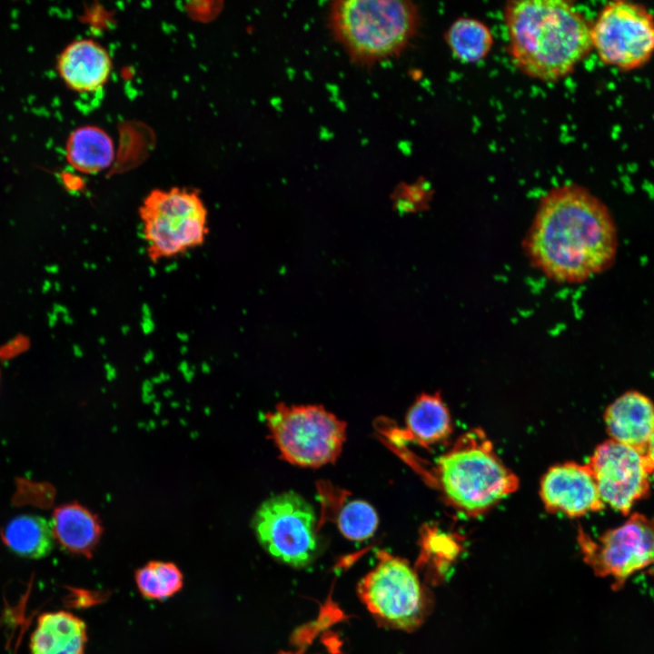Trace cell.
I'll list each match as a JSON object with an SVG mask.
<instances>
[{"instance_id":"9","label":"cell","mask_w":654,"mask_h":654,"mask_svg":"<svg viewBox=\"0 0 654 654\" xmlns=\"http://www.w3.org/2000/svg\"><path fill=\"white\" fill-rule=\"evenodd\" d=\"M591 42L605 64L639 69L654 55V15L639 3L610 2L591 24Z\"/></svg>"},{"instance_id":"11","label":"cell","mask_w":654,"mask_h":654,"mask_svg":"<svg viewBox=\"0 0 654 654\" xmlns=\"http://www.w3.org/2000/svg\"><path fill=\"white\" fill-rule=\"evenodd\" d=\"M587 465L603 503L625 516L649 493L645 454L631 447L609 439L597 446Z\"/></svg>"},{"instance_id":"8","label":"cell","mask_w":654,"mask_h":654,"mask_svg":"<svg viewBox=\"0 0 654 654\" xmlns=\"http://www.w3.org/2000/svg\"><path fill=\"white\" fill-rule=\"evenodd\" d=\"M255 537L274 559L292 567H305L318 551L316 515L300 494L284 491L265 500L252 520Z\"/></svg>"},{"instance_id":"6","label":"cell","mask_w":654,"mask_h":654,"mask_svg":"<svg viewBox=\"0 0 654 654\" xmlns=\"http://www.w3.org/2000/svg\"><path fill=\"white\" fill-rule=\"evenodd\" d=\"M265 422L282 457L301 467L333 463L346 440V423L321 405L280 403Z\"/></svg>"},{"instance_id":"3","label":"cell","mask_w":654,"mask_h":654,"mask_svg":"<svg viewBox=\"0 0 654 654\" xmlns=\"http://www.w3.org/2000/svg\"><path fill=\"white\" fill-rule=\"evenodd\" d=\"M436 478L445 500L471 517L486 512L519 486L480 429L461 435L438 459Z\"/></svg>"},{"instance_id":"17","label":"cell","mask_w":654,"mask_h":654,"mask_svg":"<svg viewBox=\"0 0 654 654\" xmlns=\"http://www.w3.org/2000/svg\"><path fill=\"white\" fill-rule=\"evenodd\" d=\"M407 439L424 447L445 441L451 433V419L438 393L421 394L406 416Z\"/></svg>"},{"instance_id":"16","label":"cell","mask_w":654,"mask_h":654,"mask_svg":"<svg viewBox=\"0 0 654 654\" xmlns=\"http://www.w3.org/2000/svg\"><path fill=\"white\" fill-rule=\"evenodd\" d=\"M51 526L54 540L62 549L85 558L92 556L103 533L99 518L77 502L57 507Z\"/></svg>"},{"instance_id":"19","label":"cell","mask_w":654,"mask_h":654,"mask_svg":"<svg viewBox=\"0 0 654 654\" xmlns=\"http://www.w3.org/2000/svg\"><path fill=\"white\" fill-rule=\"evenodd\" d=\"M1 538L15 554L32 560L48 556L55 541L51 522L35 514L12 518L2 529Z\"/></svg>"},{"instance_id":"7","label":"cell","mask_w":654,"mask_h":654,"mask_svg":"<svg viewBox=\"0 0 654 654\" xmlns=\"http://www.w3.org/2000/svg\"><path fill=\"white\" fill-rule=\"evenodd\" d=\"M378 558L376 567L359 582L358 595L380 623L414 630L429 616L432 596L407 560L384 551Z\"/></svg>"},{"instance_id":"15","label":"cell","mask_w":654,"mask_h":654,"mask_svg":"<svg viewBox=\"0 0 654 654\" xmlns=\"http://www.w3.org/2000/svg\"><path fill=\"white\" fill-rule=\"evenodd\" d=\"M87 642L85 623L64 610L39 616L31 635V654H84Z\"/></svg>"},{"instance_id":"20","label":"cell","mask_w":654,"mask_h":654,"mask_svg":"<svg viewBox=\"0 0 654 654\" xmlns=\"http://www.w3.org/2000/svg\"><path fill=\"white\" fill-rule=\"evenodd\" d=\"M421 553L416 569L422 572L426 582L439 585L451 577L453 565L462 551L457 537L427 527L421 532Z\"/></svg>"},{"instance_id":"13","label":"cell","mask_w":654,"mask_h":654,"mask_svg":"<svg viewBox=\"0 0 654 654\" xmlns=\"http://www.w3.org/2000/svg\"><path fill=\"white\" fill-rule=\"evenodd\" d=\"M604 422L611 440L645 454L654 433V403L641 392L627 391L608 406Z\"/></svg>"},{"instance_id":"22","label":"cell","mask_w":654,"mask_h":654,"mask_svg":"<svg viewBox=\"0 0 654 654\" xmlns=\"http://www.w3.org/2000/svg\"><path fill=\"white\" fill-rule=\"evenodd\" d=\"M134 581L144 599L163 601L182 590L183 575L173 562L151 560L135 570Z\"/></svg>"},{"instance_id":"25","label":"cell","mask_w":654,"mask_h":654,"mask_svg":"<svg viewBox=\"0 0 654 654\" xmlns=\"http://www.w3.org/2000/svg\"><path fill=\"white\" fill-rule=\"evenodd\" d=\"M653 564H654V562H653Z\"/></svg>"},{"instance_id":"14","label":"cell","mask_w":654,"mask_h":654,"mask_svg":"<svg viewBox=\"0 0 654 654\" xmlns=\"http://www.w3.org/2000/svg\"><path fill=\"white\" fill-rule=\"evenodd\" d=\"M59 76L71 90L93 93L107 82L112 60L106 49L91 39H78L67 45L56 62Z\"/></svg>"},{"instance_id":"2","label":"cell","mask_w":654,"mask_h":654,"mask_svg":"<svg viewBox=\"0 0 654 654\" xmlns=\"http://www.w3.org/2000/svg\"><path fill=\"white\" fill-rule=\"evenodd\" d=\"M509 53L527 76L554 82L590 53L591 24L564 0H516L504 7Z\"/></svg>"},{"instance_id":"5","label":"cell","mask_w":654,"mask_h":654,"mask_svg":"<svg viewBox=\"0 0 654 654\" xmlns=\"http://www.w3.org/2000/svg\"><path fill=\"white\" fill-rule=\"evenodd\" d=\"M147 255L153 262L201 246L209 233L208 212L195 190L154 189L139 207Z\"/></svg>"},{"instance_id":"23","label":"cell","mask_w":654,"mask_h":654,"mask_svg":"<svg viewBox=\"0 0 654 654\" xmlns=\"http://www.w3.org/2000/svg\"><path fill=\"white\" fill-rule=\"evenodd\" d=\"M379 518L375 509L367 501L355 500L341 510L337 524L342 534L352 540H364L372 537L378 528Z\"/></svg>"},{"instance_id":"18","label":"cell","mask_w":654,"mask_h":654,"mask_svg":"<svg viewBox=\"0 0 654 654\" xmlns=\"http://www.w3.org/2000/svg\"><path fill=\"white\" fill-rule=\"evenodd\" d=\"M65 156L74 170L83 173H96L113 163L114 143L103 129L94 125L81 126L69 134Z\"/></svg>"},{"instance_id":"24","label":"cell","mask_w":654,"mask_h":654,"mask_svg":"<svg viewBox=\"0 0 654 654\" xmlns=\"http://www.w3.org/2000/svg\"><path fill=\"white\" fill-rule=\"evenodd\" d=\"M645 459L650 477L654 479V433L645 451Z\"/></svg>"},{"instance_id":"10","label":"cell","mask_w":654,"mask_h":654,"mask_svg":"<svg viewBox=\"0 0 654 654\" xmlns=\"http://www.w3.org/2000/svg\"><path fill=\"white\" fill-rule=\"evenodd\" d=\"M578 540L595 574L622 583L654 562V518L635 512L596 540L580 530Z\"/></svg>"},{"instance_id":"21","label":"cell","mask_w":654,"mask_h":654,"mask_svg":"<svg viewBox=\"0 0 654 654\" xmlns=\"http://www.w3.org/2000/svg\"><path fill=\"white\" fill-rule=\"evenodd\" d=\"M445 42L456 59L465 64H474L490 54L494 39L490 29L483 22L471 17H460L446 31Z\"/></svg>"},{"instance_id":"4","label":"cell","mask_w":654,"mask_h":654,"mask_svg":"<svg viewBox=\"0 0 654 654\" xmlns=\"http://www.w3.org/2000/svg\"><path fill=\"white\" fill-rule=\"evenodd\" d=\"M330 24L350 56L370 64L407 46L417 31L419 11L411 1L341 0L331 7Z\"/></svg>"},{"instance_id":"12","label":"cell","mask_w":654,"mask_h":654,"mask_svg":"<svg viewBox=\"0 0 654 654\" xmlns=\"http://www.w3.org/2000/svg\"><path fill=\"white\" fill-rule=\"evenodd\" d=\"M540 493L547 510L572 518L605 507L587 463L569 461L551 467L541 480Z\"/></svg>"},{"instance_id":"1","label":"cell","mask_w":654,"mask_h":654,"mask_svg":"<svg viewBox=\"0 0 654 654\" xmlns=\"http://www.w3.org/2000/svg\"><path fill=\"white\" fill-rule=\"evenodd\" d=\"M525 249L530 262L559 282L579 283L615 263L619 236L607 205L588 189L567 183L540 200Z\"/></svg>"}]
</instances>
